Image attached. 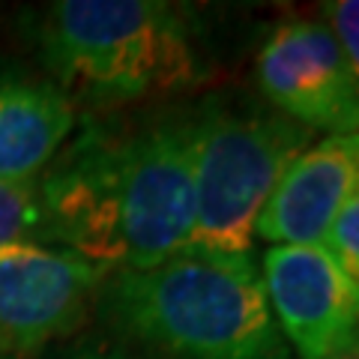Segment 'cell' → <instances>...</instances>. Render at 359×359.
Listing matches in <instances>:
<instances>
[{
    "mask_svg": "<svg viewBox=\"0 0 359 359\" xmlns=\"http://www.w3.org/2000/svg\"><path fill=\"white\" fill-rule=\"evenodd\" d=\"M42 243L105 273L150 269L192 245L189 117L87 126L39 177Z\"/></svg>",
    "mask_w": 359,
    "mask_h": 359,
    "instance_id": "6da1fadb",
    "label": "cell"
},
{
    "mask_svg": "<svg viewBox=\"0 0 359 359\" xmlns=\"http://www.w3.org/2000/svg\"><path fill=\"white\" fill-rule=\"evenodd\" d=\"M0 359H9V356H0Z\"/></svg>",
    "mask_w": 359,
    "mask_h": 359,
    "instance_id": "9a60e30c",
    "label": "cell"
},
{
    "mask_svg": "<svg viewBox=\"0 0 359 359\" xmlns=\"http://www.w3.org/2000/svg\"><path fill=\"white\" fill-rule=\"evenodd\" d=\"M255 75L273 111L309 132H359V78L320 18L282 21L257 51Z\"/></svg>",
    "mask_w": 359,
    "mask_h": 359,
    "instance_id": "8992f818",
    "label": "cell"
},
{
    "mask_svg": "<svg viewBox=\"0 0 359 359\" xmlns=\"http://www.w3.org/2000/svg\"><path fill=\"white\" fill-rule=\"evenodd\" d=\"M111 273L69 249L25 240L0 249V356L27 359L84 327Z\"/></svg>",
    "mask_w": 359,
    "mask_h": 359,
    "instance_id": "5b68a950",
    "label": "cell"
},
{
    "mask_svg": "<svg viewBox=\"0 0 359 359\" xmlns=\"http://www.w3.org/2000/svg\"><path fill=\"white\" fill-rule=\"evenodd\" d=\"M330 359H359V339L356 341H351L344 347V351H339L335 356H330Z\"/></svg>",
    "mask_w": 359,
    "mask_h": 359,
    "instance_id": "5bb4252c",
    "label": "cell"
},
{
    "mask_svg": "<svg viewBox=\"0 0 359 359\" xmlns=\"http://www.w3.org/2000/svg\"><path fill=\"white\" fill-rule=\"evenodd\" d=\"M323 249H327L339 266L347 276L359 285V192L341 207V212L335 216L332 228L323 240Z\"/></svg>",
    "mask_w": 359,
    "mask_h": 359,
    "instance_id": "8fae6325",
    "label": "cell"
},
{
    "mask_svg": "<svg viewBox=\"0 0 359 359\" xmlns=\"http://www.w3.org/2000/svg\"><path fill=\"white\" fill-rule=\"evenodd\" d=\"M359 192V132L309 144L278 180L255 224L269 245H323L341 207Z\"/></svg>",
    "mask_w": 359,
    "mask_h": 359,
    "instance_id": "ba28073f",
    "label": "cell"
},
{
    "mask_svg": "<svg viewBox=\"0 0 359 359\" xmlns=\"http://www.w3.org/2000/svg\"><path fill=\"white\" fill-rule=\"evenodd\" d=\"M25 240L42 243L39 180H30V183H0V249Z\"/></svg>",
    "mask_w": 359,
    "mask_h": 359,
    "instance_id": "30bf717a",
    "label": "cell"
},
{
    "mask_svg": "<svg viewBox=\"0 0 359 359\" xmlns=\"http://www.w3.org/2000/svg\"><path fill=\"white\" fill-rule=\"evenodd\" d=\"M320 21L339 39L359 78V0H327L320 4Z\"/></svg>",
    "mask_w": 359,
    "mask_h": 359,
    "instance_id": "7c38bea8",
    "label": "cell"
},
{
    "mask_svg": "<svg viewBox=\"0 0 359 359\" xmlns=\"http://www.w3.org/2000/svg\"><path fill=\"white\" fill-rule=\"evenodd\" d=\"M66 359H135V356H126V353H108V351H81V353H72Z\"/></svg>",
    "mask_w": 359,
    "mask_h": 359,
    "instance_id": "4fadbf2b",
    "label": "cell"
},
{
    "mask_svg": "<svg viewBox=\"0 0 359 359\" xmlns=\"http://www.w3.org/2000/svg\"><path fill=\"white\" fill-rule=\"evenodd\" d=\"M108 318L177 359H294L252 255L180 252L150 269L111 273Z\"/></svg>",
    "mask_w": 359,
    "mask_h": 359,
    "instance_id": "3957f363",
    "label": "cell"
},
{
    "mask_svg": "<svg viewBox=\"0 0 359 359\" xmlns=\"http://www.w3.org/2000/svg\"><path fill=\"white\" fill-rule=\"evenodd\" d=\"M261 282L294 359H330L359 339V285L323 245H269Z\"/></svg>",
    "mask_w": 359,
    "mask_h": 359,
    "instance_id": "52a82bcc",
    "label": "cell"
},
{
    "mask_svg": "<svg viewBox=\"0 0 359 359\" xmlns=\"http://www.w3.org/2000/svg\"><path fill=\"white\" fill-rule=\"evenodd\" d=\"M192 126V252L249 255L264 204L314 132L273 108L207 102Z\"/></svg>",
    "mask_w": 359,
    "mask_h": 359,
    "instance_id": "277c9868",
    "label": "cell"
},
{
    "mask_svg": "<svg viewBox=\"0 0 359 359\" xmlns=\"http://www.w3.org/2000/svg\"><path fill=\"white\" fill-rule=\"evenodd\" d=\"M33 42L75 105L180 96L207 78L192 18L165 0H57L33 15Z\"/></svg>",
    "mask_w": 359,
    "mask_h": 359,
    "instance_id": "7a4b0ae2",
    "label": "cell"
},
{
    "mask_svg": "<svg viewBox=\"0 0 359 359\" xmlns=\"http://www.w3.org/2000/svg\"><path fill=\"white\" fill-rule=\"evenodd\" d=\"M75 126L78 105L54 81L0 69V183L39 180Z\"/></svg>",
    "mask_w": 359,
    "mask_h": 359,
    "instance_id": "9c48e42d",
    "label": "cell"
}]
</instances>
